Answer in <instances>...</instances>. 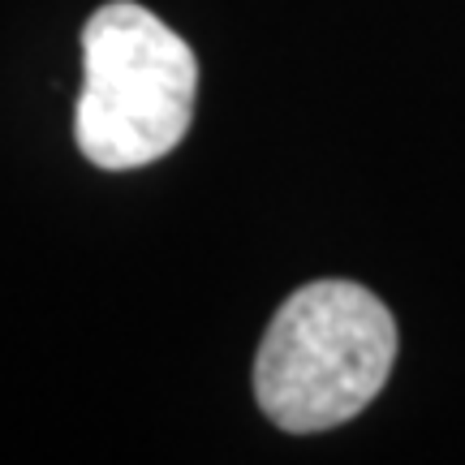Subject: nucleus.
Returning <instances> with one entry per match:
<instances>
[{
    "mask_svg": "<svg viewBox=\"0 0 465 465\" xmlns=\"http://www.w3.org/2000/svg\"><path fill=\"white\" fill-rule=\"evenodd\" d=\"M199 61L182 35L134 0H113L83 31L78 151L125 173L164 160L194 121Z\"/></svg>",
    "mask_w": 465,
    "mask_h": 465,
    "instance_id": "f03ea898",
    "label": "nucleus"
},
{
    "mask_svg": "<svg viewBox=\"0 0 465 465\" xmlns=\"http://www.w3.org/2000/svg\"><path fill=\"white\" fill-rule=\"evenodd\" d=\"M392 358V311L353 281H315L272 319L254 358V401L281 431H328L380 397Z\"/></svg>",
    "mask_w": 465,
    "mask_h": 465,
    "instance_id": "f257e3e1",
    "label": "nucleus"
}]
</instances>
